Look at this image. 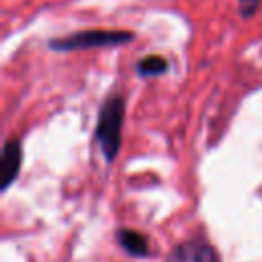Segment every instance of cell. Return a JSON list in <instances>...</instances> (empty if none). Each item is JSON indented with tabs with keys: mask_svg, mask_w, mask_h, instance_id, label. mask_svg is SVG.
Here are the masks:
<instances>
[{
	"mask_svg": "<svg viewBox=\"0 0 262 262\" xmlns=\"http://www.w3.org/2000/svg\"><path fill=\"white\" fill-rule=\"evenodd\" d=\"M168 70V61L162 55H147L137 63V72L141 76H158Z\"/></svg>",
	"mask_w": 262,
	"mask_h": 262,
	"instance_id": "obj_6",
	"label": "cell"
},
{
	"mask_svg": "<svg viewBox=\"0 0 262 262\" xmlns=\"http://www.w3.org/2000/svg\"><path fill=\"white\" fill-rule=\"evenodd\" d=\"M123 119H125V100L121 94H111L98 113L96 121V143L106 158V162H113L121 147V131H123Z\"/></svg>",
	"mask_w": 262,
	"mask_h": 262,
	"instance_id": "obj_1",
	"label": "cell"
},
{
	"mask_svg": "<svg viewBox=\"0 0 262 262\" xmlns=\"http://www.w3.org/2000/svg\"><path fill=\"white\" fill-rule=\"evenodd\" d=\"M20 164H23V147H20V141L16 137H10L4 147H2V162H0V188L6 190L18 176V170H20Z\"/></svg>",
	"mask_w": 262,
	"mask_h": 262,
	"instance_id": "obj_4",
	"label": "cell"
},
{
	"mask_svg": "<svg viewBox=\"0 0 262 262\" xmlns=\"http://www.w3.org/2000/svg\"><path fill=\"white\" fill-rule=\"evenodd\" d=\"M166 262H219L215 248L203 239H188L178 244Z\"/></svg>",
	"mask_w": 262,
	"mask_h": 262,
	"instance_id": "obj_3",
	"label": "cell"
},
{
	"mask_svg": "<svg viewBox=\"0 0 262 262\" xmlns=\"http://www.w3.org/2000/svg\"><path fill=\"white\" fill-rule=\"evenodd\" d=\"M262 0H239V12L242 16H252Z\"/></svg>",
	"mask_w": 262,
	"mask_h": 262,
	"instance_id": "obj_7",
	"label": "cell"
},
{
	"mask_svg": "<svg viewBox=\"0 0 262 262\" xmlns=\"http://www.w3.org/2000/svg\"><path fill=\"white\" fill-rule=\"evenodd\" d=\"M133 39L129 31H80L63 39H53L49 43L55 51H74V49H92V47H108V45H123Z\"/></svg>",
	"mask_w": 262,
	"mask_h": 262,
	"instance_id": "obj_2",
	"label": "cell"
},
{
	"mask_svg": "<svg viewBox=\"0 0 262 262\" xmlns=\"http://www.w3.org/2000/svg\"><path fill=\"white\" fill-rule=\"evenodd\" d=\"M117 237H119L121 248L125 252H129L131 256H147L149 244H147V239H145L143 233H139L135 229H121L117 233Z\"/></svg>",
	"mask_w": 262,
	"mask_h": 262,
	"instance_id": "obj_5",
	"label": "cell"
}]
</instances>
